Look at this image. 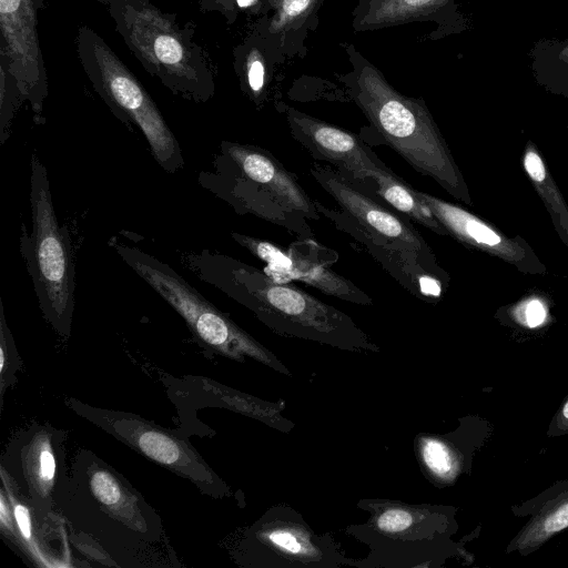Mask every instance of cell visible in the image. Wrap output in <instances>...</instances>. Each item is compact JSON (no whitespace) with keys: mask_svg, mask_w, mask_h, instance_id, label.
<instances>
[{"mask_svg":"<svg viewBox=\"0 0 568 568\" xmlns=\"http://www.w3.org/2000/svg\"><path fill=\"white\" fill-rule=\"evenodd\" d=\"M357 508L367 513L362 524L344 528L366 545L369 552L352 559L356 568H429L442 552L447 515L429 504H408L387 498H363Z\"/></svg>","mask_w":568,"mask_h":568,"instance_id":"5b68a950","label":"cell"},{"mask_svg":"<svg viewBox=\"0 0 568 568\" xmlns=\"http://www.w3.org/2000/svg\"><path fill=\"white\" fill-rule=\"evenodd\" d=\"M181 261L199 280L251 311L277 335L353 353L381 351L346 313L291 283L274 281L255 266L209 248L184 252Z\"/></svg>","mask_w":568,"mask_h":568,"instance_id":"6da1fadb","label":"cell"},{"mask_svg":"<svg viewBox=\"0 0 568 568\" xmlns=\"http://www.w3.org/2000/svg\"><path fill=\"white\" fill-rule=\"evenodd\" d=\"M315 205L341 232L361 243L368 254L405 290L417 298L436 303L449 286V274L438 261L429 260L381 234L374 233L342 209Z\"/></svg>","mask_w":568,"mask_h":568,"instance_id":"7c38bea8","label":"cell"},{"mask_svg":"<svg viewBox=\"0 0 568 568\" xmlns=\"http://www.w3.org/2000/svg\"><path fill=\"white\" fill-rule=\"evenodd\" d=\"M114 30L144 70L172 94L205 103L215 94L211 59L194 40L195 26H181L152 0H99Z\"/></svg>","mask_w":568,"mask_h":568,"instance_id":"3957f363","label":"cell"},{"mask_svg":"<svg viewBox=\"0 0 568 568\" xmlns=\"http://www.w3.org/2000/svg\"><path fill=\"white\" fill-rule=\"evenodd\" d=\"M23 103L17 84L6 67L0 63V143L4 144L11 134L12 122Z\"/></svg>","mask_w":568,"mask_h":568,"instance_id":"484cf974","label":"cell"},{"mask_svg":"<svg viewBox=\"0 0 568 568\" xmlns=\"http://www.w3.org/2000/svg\"><path fill=\"white\" fill-rule=\"evenodd\" d=\"M562 413H564V416H565L566 418H568V402L565 404L564 409H562Z\"/></svg>","mask_w":568,"mask_h":568,"instance_id":"1f68e13d","label":"cell"},{"mask_svg":"<svg viewBox=\"0 0 568 568\" xmlns=\"http://www.w3.org/2000/svg\"><path fill=\"white\" fill-rule=\"evenodd\" d=\"M346 50L352 71L343 82L374 129L417 173L471 204L462 171L424 100L398 92L354 45Z\"/></svg>","mask_w":568,"mask_h":568,"instance_id":"7a4b0ae2","label":"cell"},{"mask_svg":"<svg viewBox=\"0 0 568 568\" xmlns=\"http://www.w3.org/2000/svg\"><path fill=\"white\" fill-rule=\"evenodd\" d=\"M88 474L90 493L106 515H112L136 532L149 531L143 517L142 500L124 486V481L113 470L97 465Z\"/></svg>","mask_w":568,"mask_h":568,"instance_id":"d6986e66","label":"cell"},{"mask_svg":"<svg viewBox=\"0 0 568 568\" xmlns=\"http://www.w3.org/2000/svg\"><path fill=\"white\" fill-rule=\"evenodd\" d=\"M9 493V490H8ZM11 497L12 508H13V518L16 519V524L18 526L19 534L26 539L31 540L32 536V525L30 513L28 508L17 499L12 493H9Z\"/></svg>","mask_w":568,"mask_h":568,"instance_id":"f1b7e54d","label":"cell"},{"mask_svg":"<svg viewBox=\"0 0 568 568\" xmlns=\"http://www.w3.org/2000/svg\"><path fill=\"white\" fill-rule=\"evenodd\" d=\"M20 460L30 496L44 506L52 497L57 473L51 436L44 430L32 435L21 449Z\"/></svg>","mask_w":568,"mask_h":568,"instance_id":"7402d4cb","label":"cell"},{"mask_svg":"<svg viewBox=\"0 0 568 568\" xmlns=\"http://www.w3.org/2000/svg\"><path fill=\"white\" fill-rule=\"evenodd\" d=\"M324 0H263L254 33L266 44H286L288 37L306 28L316 18Z\"/></svg>","mask_w":568,"mask_h":568,"instance_id":"ffe728a7","label":"cell"},{"mask_svg":"<svg viewBox=\"0 0 568 568\" xmlns=\"http://www.w3.org/2000/svg\"><path fill=\"white\" fill-rule=\"evenodd\" d=\"M231 237L264 262L263 271L276 282L297 281L348 303L362 306L374 304L368 294L331 268L338 261V253L313 237H298L288 247L237 232H232Z\"/></svg>","mask_w":568,"mask_h":568,"instance_id":"30bf717a","label":"cell"},{"mask_svg":"<svg viewBox=\"0 0 568 568\" xmlns=\"http://www.w3.org/2000/svg\"><path fill=\"white\" fill-rule=\"evenodd\" d=\"M368 181H372L376 193L393 209L435 234L448 236L428 206L415 194V189L388 166L371 171Z\"/></svg>","mask_w":568,"mask_h":568,"instance_id":"44dd1931","label":"cell"},{"mask_svg":"<svg viewBox=\"0 0 568 568\" xmlns=\"http://www.w3.org/2000/svg\"><path fill=\"white\" fill-rule=\"evenodd\" d=\"M521 162L527 176L550 213L557 233L568 246V205L532 142L526 144Z\"/></svg>","mask_w":568,"mask_h":568,"instance_id":"603a6c76","label":"cell"},{"mask_svg":"<svg viewBox=\"0 0 568 568\" xmlns=\"http://www.w3.org/2000/svg\"><path fill=\"white\" fill-rule=\"evenodd\" d=\"M263 0H200L202 12L216 11L222 13L232 23L239 11L261 14Z\"/></svg>","mask_w":568,"mask_h":568,"instance_id":"4316f807","label":"cell"},{"mask_svg":"<svg viewBox=\"0 0 568 568\" xmlns=\"http://www.w3.org/2000/svg\"><path fill=\"white\" fill-rule=\"evenodd\" d=\"M529 55L537 83L552 93L568 98V36L539 40Z\"/></svg>","mask_w":568,"mask_h":568,"instance_id":"cb8c5ba5","label":"cell"},{"mask_svg":"<svg viewBox=\"0 0 568 568\" xmlns=\"http://www.w3.org/2000/svg\"><path fill=\"white\" fill-rule=\"evenodd\" d=\"M447 235L462 244L496 256L521 272L544 274L545 266L520 237L511 239L464 207L415 189Z\"/></svg>","mask_w":568,"mask_h":568,"instance_id":"2e32d148","label":"cell"},{"mask_svg":"<svg viewBox=\"0 0 568 568\" xmlns=\"http://www.w3.org/2000/svg\"><path fill=\"white\" fill-rule=\"evenodd\" d=\"M254 33L234 50L241 89L256 106L266 101L271 80L268 61Z\"/></svg>","mask_w":568,"mask_h":568,"instance_id":"d4e9b609","label":"cell"},{"mask_svg":"<svg viewBox=\"0 0 568 568\" xmlns=\"http://www.w3.org/2000/svg\"><path fill=\"white\" fill-rule=\"evenodd\" d=\"M70 406L141 455L191 480L203 494L215 498L232 495L186 439L134 414L95 408L74 399H70Z\"/></svg>","mask_w":568,"mask_h":568,"instance_id":"9c48e42d","label":"cell"},{"mask_svg":"<svg viewBox=\"0 0 568 568\" xmlns=\"http://www.w3.org/2000/svg\"><path fill=\"white\" fill-rule=\"evenodd\" d=\"M213 165L229 169L255 182L283 207L306 219L320 220L315 201L302 187L297 176L288 171L268 150L237 142L222 141Z\"/></svg>","mask_w":568,"mask_h":568,"instance_id":"9a60e30c","label":"cell"},{"mask_svg":"<svg viewBox=\"0 0 568 568\" xmlns=\"http://www.w3.org/2000/svg\"><path fill=\"white\" fill-rule=\"evenodd\" d=\"M214 171H202L199 183L214 195L229 203L239 214H253L296 234L300 239L313 237L306 219L283 207L258 184L240 174L217 165Z\"/></svg>","mask_w":568,"mask_h":568,"instance_id":"e0dca14e","label":"cell"},{"mask_svg":"<svg viewBox=\"0 0 568 568\" xmlns=\"http://www.w3.org/2000/svg\"><path fill=\"white\" fill-rule=\"evenodd\" d=\"M292 138L316 161L333 164L345 179L361 186L373 170L387 166L353 132L281 104Z\"/></svg>","mask_w":568,"mask_h":568,"instance_id":"4fadbf2b","label":"cell"},{"mask_svg":"<svg viewBox=\"0 0 568 568\" xmlns=\"http://www.w3.org/2000/svg\"><path fill=\"white\" fill-rule=\"evenodd\" d=\"M456 9L455 0H359L352 12V27L362 32L415 21H439Z\"/></svg>","mask_w":568,"mask_h":568,"instance_id":"ac0fdd59","label":"cell"},{"mask_svg":"<svg viewBox=\"0 0 568 568\" xmlns=\"http://www.w3.org/2000/svg\"><path fill=\"white\" fill-rule=\"evenodd\" d=\"M568 527V503L549 515L544 521L546 532H556Z\"/></svg>","mask_w":568,"mask_h":568,"instance_id":"f546056e","label":"cell"},{"mask_svg":"<svg viewBox=\"0 0 568 568\" xmlns=\"http://www.w3.org/2000/svg\"><path fill=\"white\" fill-rule=\"evenodd\" d=\"M0 364H1V390L4 392L6 384L9 385L10 378L13 375L12 367L10 366L11 359L17 356L12 335L6 322L3 305L0 301Z\"/></svg>","mask_w":568,"mask_h":568,"instance_id":"83f0119b","label":"cell"},{"mask_svg":"<svg viewBox=\"0 0 568 568\" xmlns=\"http://www.w3.org/2000/svg\"><path fill=\"white\" fill-rule=\"evenodd\" d=\"M30 206L32 230L22 224L19 251L31 276L43 317L64 337L71 333L74 310V260L68 227L55 215L48 171L38 153L31 155Z\"/></svg>","mask_w":568,"mask_h":568,"instance_id":"277c9868","label":"cell"},{"mask_svg":"<svg viewBox=\"0 0 568 568\" xmlns=\"http://www.w3.org/2000/svg\"><path fill=\"white\" fill-rule=\"evenodd\" d=\"M245 564L261 568H339L351 566L331 532L317 534L287 504L270 507L244 532Z\"/></svg>","mask_w":568,"mask_h":568,"instance_id":"ba28073f","label":"cell"},{"mask_svg":"<svg viewBox=\"0 0 568 568\" xmlns=\"http://www.w3.org/2000/svg\"><path fill=\"white\" fill-rule=\"evenodd\" d=\"M310 172L339 207L365 227L429 260L437 261L434 251L408 217L376 201L329 165L314 163Z\"/></svg>","mask_w":568,"mask_h":568,"instance_id":"5bb4252c","label":"cell"},{"mask_svg":"<svg viewBox=\"0 0 568 568\" xmlns=\"http://www.w3.org/2000/svg\"><path fill=\"white\" fill-rule=\"evenodd\" d=\"M47 0H0V63L13 78L19 94L28 103L38 124L45 122L48 75L40 48L39 12Z\"/></svg>","mask_w":568,"mask_h":568,"instance_id":"8fae6325","label":"cell"},{"mask_svg":"<svg viewBox=\"0 0 568 568\" xmlns=\"http://www.w3.org/2000/svg\"><path fill=\"white\" fill-rule=\"evenodd\" d=\"M109 244L128 266L178 312L201 344L231 359L241 363L253 359L276 373L292 375L273 352L211 304L171 266L116 240Z\"/></svg>","mask_w":568,"mask_h":568,"instance_id":"8992f818","label":"cell"},{"mask_svg":"<svg viewBox=\"0 0 568 568\" xmlns=\"http://www.w3.org/2000/svg\"><path fill=\"white\" fill-rule=\"evenodd\" d=\"M77 53L94 91L125 125L136 126L158 164L168 173L185 166L180 143L140 80L88 26L77 33Z\"/></svg>","mask_w":568,"mask_h":568,"instance_id":"52a82bcc","label":"cell"},{"mask_svg":"<svg viewBox=\"0 0 568 568\" xmlns=\"http://www.w3.org/2000/svg\"><path fill=\"white\" fill-rule=\"evenodd\" d=\"M545 318V311L540 303L534 301L526 306L525 321L528 326L535 327L542 323Z\"/></svg>","mask_w":568,"mask_h":568,"instance_id":"4dcf8cb0","label":"cell"}]
</instances>
